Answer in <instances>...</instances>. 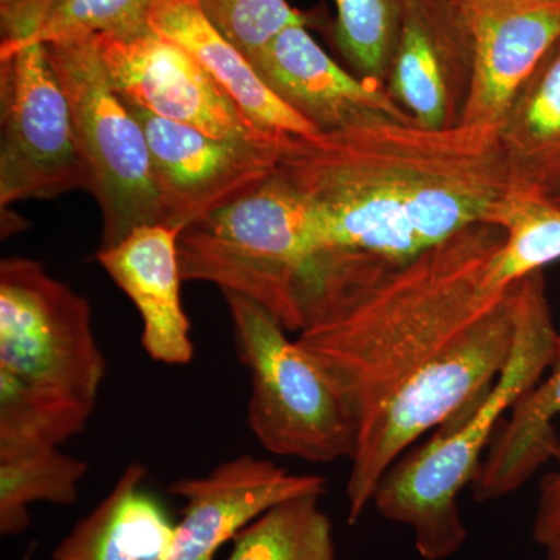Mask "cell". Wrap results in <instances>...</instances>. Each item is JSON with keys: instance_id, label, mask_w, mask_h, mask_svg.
<instances>
[{"instance_id": "1", "label": "cell", "mask_w": 560, "mask_h": 560, "mask_svg": "<svg viewBox=\"0 0 560 560\" xmlns=\"http://www.w3.org/2000/svg\"><path fill=\"white\" fill-rule=\"evenodd\" d=\"M503 242L499 226L480 223L404 264L361 261L331 280L298 334L355 422L350 525L389 467L480 401L506 366L517 282L493 276Z\"/></svg>"}, {"instance_id": "2", "label": "cell", "mask_w": 560, "mask_h": 560, "mask_svg": "<svg viewBox=\"0 0 560 560\" xmlns=\"http://www.w3.org/2000/svg\"><path fill=\"white\" fill-rule=\"evenodd\" d=\"M278 172L323 238V275L353 259L404 264L488 223L511 189L499 128L375 119L285 135Z\"/></svg>"}, {"instance_id": "3", "label": "cell", "mask_w": 560, "mask_h": 560, "mask_svg": "<svg viewBox=\"0 0 560 560\" xmlns=\"http://www.w3.org/2000/svg\"><path fill=\"white\" fill-rule=\"evenodd\" d=\"M106 375L90 302L38 260L0 264V456L83 433Z\"/></svg>"}, {"instance_id": "4", "label": "cell", "mask_w": 560, "mask_h": 560, "mask_svg": "<svg viewBox=\"0 0 560 560\" xmlns=\"http://www.w3.org/2000/svg\"><path fill=\"white\" fill-rule=\"evenodd\" d=\"M558 334L544 271L518 280L514 349L492 388L425 444L405 453L378 482L375 510L412 530L420 558L447 560L466 544L460 492L477 477L508 412L544 378Z\"/></svg>"}, {"instance_id": "5", "label": "cell", "mask_w": 560, "mask_h": 560, "mask_svg": "<svg viewBox=\"0 0 560 560\" xmlns=\"http://www.w3.org/2000/svg\"><path fill=\"white\" fill-rule=\"evenodd\" d=\"M183 280L209 282L307 327L319 293L323 238L304 198L276 168L256 190L179 232Z\"/></svg>"}, {"instance_id": "6", "label": "cell", "mask_w": 560, "mask_h": 560, "mask_svg": "<svg viewBox=\"0 0 560 560\" xmlns=\"http://www.w3.org/2000/svg\"><path fill=\"white\" fill-rule=\"evenodd\" d=\"M238 359L249 370V429L268 452L307 463L352 458L357 429L348 405L298 340L256 302L223 293Z\"/></svg>"}, {"instance_id": "7", "label": "cell", "mask_w": 560, "mask_h": 560, "mask_svg": "<svg viewBox=\"0 0 560 560\" xmlns=\"http://www.w3.org/2000/svg\"><path fill=\"white\" fill-rule=\"evenodd\" d=\"M46 46L72 114L84 190L102 210L101 248L117 245L139 228L161 226L149 142L110 86L94 38Z\"/></svg>"}, {"instance_id": "8", "label": "cell", "mask_w": 560, "mask_h": 560, "mask_svg": "<svg viewBox=\"0 0 560 560\" xmlns=\"http://www.w3.org/2000/svg\"><path fill=\"white\" fill-rule=\"evenodd\" d=\"M0 205L84 189L72 114L40 40L0 54Z\"/></svg>"}, {"instance_id": "9", "label": "cell", "mask_w": 560, "mask_h": 560, "mask_svg": "<svg viewBox=\"0 0 560 560\" xmlns=\"http://www.w3.org/2000/svg\"><path fill=\"white\" fill-rule=\"evenodd\" d=\"M149 142L161 226L183 231L256 190L278 168L280 142L213 138L125 102Z\"/></svg>"}, {"instance_id": "10", "label": "cell", "mask_w": 560, "mask_h": 560, "mask_svg": "<svg viewBox=\"0 0 560 560\" xmlns=\"http://www.w3.org/2000/svg\"><path fill=\"white\" fill-rule=\"evenodd\" d=\"M113 90L164 119L189 125L213 138L246 143L272 142L254 127L212 77L173 40L150 25L127 33L92 36Z\"/></svg>"}, {"instance_id": "11", "label": "cell", "mask_w": 560, "mask_h": 560, "mask_svg": "<svg viewBox=\"0 0 560 560\" xmlns=\"http://www.w3.org/2000/svg\"><path fill=\"white\" fill-rule=\"evenodd\" d=\"M471 73L459 125L499 128L515 95L560 39V0H463Z\"/></svg>"}, {"instance_id": "12", "label": "cell", "mask_w": 560, "mask_h": 560, "mask_svg": "<svg viewBox=\"0 0 560 560\" xmlns=\"http://www.w3.org/2000/svg\"><path fill=\"white\" fill-rule=\"evenodd\" d=\"M471 73L463 0H407L386 91L416 124L458 125Z\"/></svg>"}, {"instance_id": "13", "label": "cell", "mask_w": 560, "mask_h": 560, "mask_svg": "<svg viewBox=\"0 0 560 560\" xmlns=\"http://www.w3.org/2000/svg\"><path fill=\"white\" fill-rule=\"evenodd\" d=\"M168 492L186 500L183 518L176 523L171 560H215L224 544L276 504L323 495L326 480L242 455L219 464L206 477L173 482Z\"/></svg>"}, {"instance_id": "14", "label": "cell", "mask_w": 560, "mask_h": 560, "mask_svg": "<svg viewBox=\"0 0 560 560\" xmlns=\"http://www.w3.org/2000/svg\"><path fill=\"white\" fill-rule=\"evenodd\" d=\"M249 62L280 101L319 132L375 119L415 121L385 86L352 75L331 60L304 24L280 32Z\"/></svg>"}, {"instance_id": "15", "label": "cell", "mask_w": 560, "mask_h": 560, "mask_svg": "<svg viewBox=\"0 0 560 560\" xmlns=\"http://www.w3.org/2000/svg\"><path fill=\"white\" fill-rule=\"evenodd\" d=\"M179 231L143 226L95 259L142 318V348L158 363L180 366L195 355L190 320L180 301Z\"/></svg>"}, {"instance_id": "16", "label": "cell", "mask_w": 560, "mask_h": 560, "mask_svg": "<svg viewBox=\"0 0 560 560\" xmlns=\"http://www.w3.org/2000/svg\"><path fill=\"white\" fill-rule=\"evenodd\" d=\"M149 25L183 47L234 101L246 119L271 135H318V130L280 101L248 58L208 20L198 0H151Z\"/></svg>"}, {"instance_id": "17", "label": "cell", "mask_w": 560, "mask_h": 560, "mask_svg": "<svg viewBox=\"0 0 560 560\" xmlns=\"http://www.w3.org/2000/svg\"><path fill=\"white\" fill-rule=\"evenodd\" d=\"M128 464L108 495L55 548L54 560H171L176 525Z\"/></svg>"}, {"instance_id": "18", "label": "cell", "mask_w": 560, "mask_h": 560, "mask_svg": "<svg viewBox=\"0 0 560 560\" xmlns=\"http://www.w3.org/2000/svg\"><path fill=\"white\" fill-rule=\"evenodd\" d=\"M560 415V331L548 375L512 407L486 452L471 482L474 499L486 503L517 492L550 460L558 458L560 440L555 420Z\"/></svg>"}, {"instance_id": "19", "label": "cell", "mask_w": 560, "mask_h": 560, "mask_svg": "<svg viewBox=\"0 0 560 560\" xmlns=\"http://www.w3.org/2000/svg\"><path fill=\"white\" fill-rule=\"evenodd\" d=\"M511 189L560 195V39L515 95L499 127Z\"/></svg>"}, {"instance_id": "20", "label": "cell", "mask_w": 560, "mask_h": 560, "mask_svg": "<svg viewBox=\"0 0 560 560\" xmlns=\"http://www.w3.org/2000/svg\"><path fill=\"white\" fill-rule=\"evenodd\" d=\"M86 460L58 447L0 456V534L18 536L31 526L35 503L68 504L79 500Z\"/></svg>"}, {"instance_id": "21", "label": "cell", "mask_w": 560, "mask_h": 560, "mask_svg": "<svg viewBox=\"0 0 560 560\" xmlns=\"http://www.w3.org/2000/svg\"><path fill=\"white\" fill-rule=\"evenodd\" d=\"M488 224L504 232L503 245L493 259V276L503 285L560 260V205L552 198L510 189Z\"/></svg>"}, {"instance_id": "22", "label": "cell", "mask_w": 560, "mask_h": 560, "mask_svg": "<svg viewBox=\"0 0 560 560\" xmlns=\"http://www.w3.org/2000/svg\"><path fill=\"white\" fill-rule=\"evenodd\" d=\"M320 497L276 504L235 537L228 560H337L334 526L320 510Z\"/></svg>"}, {"instance_id": "23", "label": "cell", "mask_w": 560, "mask_h": 560, "mask_svg": "<svg viewBox=\"0 0 560 560\" xmlns=\"http://www.w3.org/2000/svg\"><path fill=\"white\" fill-rule=\"evenodd\" d=\"M407 0H335V40L357 75L386 88Z\"/></svg>"}, {"instance_id": "24", "label": "cell", "mask_w": 560, "mask_h": 560, "mask_svg": "<svg viewBox=\"0 0 560 560\" xmlns=\"http://www.w3.org/2000/svg\"><path fill=\"white\" fill-rule=\"evenodd\" d=\"M208 20L248 58L291 25H307V16L287 0H198Z\"/></svg>"}, {"instance_id": "25", "label": "cell", "mask_w": 560, "mask_h": 560, "mask_svg": "<svg viewBox=\"0 0 560 560\" xmlns=\"http://www.w3.org/2000/svg\"><path fill=\"white\" fill-rule=\"evenodd\" d=\"M151 0H58L40 33L44 44L147 27Z\"/></svg>"}, {"instance_id": "26", "label": "cell", "mask_w": 560, "mask_h": 560, "mask_svg": "<svg viewBox=\"0 0 560 560\" xmlns=\"http://www.w3.org/2000/svg\"><path fill=\"white\" fill-rule=\"evenodd\" d=\"M58 0H0V54L40 40ZM43 43V40H40Z\"/></svg>"}, {"instance_id": "27", "label": "cell", "mask_w": 560, "mask_h": 560, "mask_svg": "<svg viewBox=\"0 0 560 560\" xmlns=\"http://www.w3.org/2000/svg\"><path fill=\"white\" fill-rule=\"evenodd\" d=\"M558 467L541 478L533 539L547 560H560V453Z\"/></svg>"}, {"instance_id": "28", "label": "cell", "mask_w": 560, "mask_h": 560, "mask_svg": "<svg viewBox=\"0 0 560 560\" xmlns=\"http://www.w3.org/2000/svg\"><path fill=\"white\" fill-rule=\"evenodd\" d=\"M22 560H36V559H33V558H24Z\"/></svg>"}, {"instance_id": "29", "label": "cell", "mask_w": 560, "mask_h": 560, "mask_svg": "<svg viewBox=\"0 0 560 560\" xmlns=\"http://www.w3.org/2000/svg\"><path fill=\"white\" fill-rule=\"evenodd\" d=\"M556 201H558V202H559V205H560V195H559V197H558V198H556Z\"/></svg>"}]
</instances>
